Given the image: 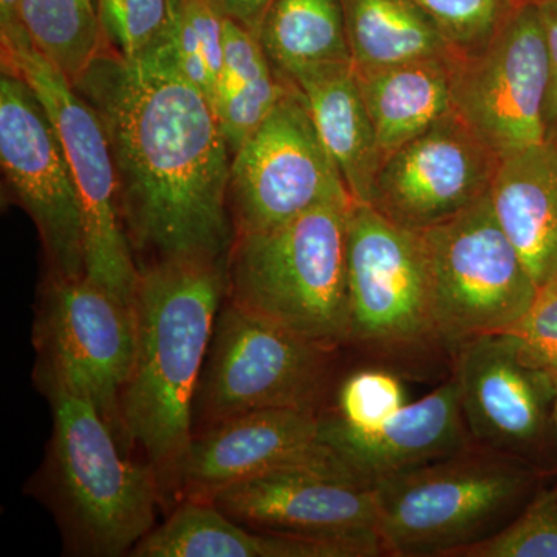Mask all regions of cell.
<instances>
[{
    "label": "cell",
    "instance_id": "cell-27",
    "mask_svg": "<svg viewBox=\"0 0 557 557\" xmlns=\"http://www.w3.org/2000/svg\"><path fill=\"white\" fill-rule=\"evenodd\" d=\"M104 49L126 62L143 60L163 42L172 0H97Z\"/></svg>",
    "mask_w": 557,
    "mask_h": 557
},
{
    "label": "cell",
    "instance_id": "cell-26",
    "mask_svg": "<svg viewBox=\"0 0 557 557\" xmlns=\"http://www.w3.org/2000/svg\"><path fill=\"white\" fill-rule=\"evenodd\" d=\"M223 22L212 0H172L163 39L180 72L203 91L212 109L223 65Z\"/></svg>",
    "mask_w": 557,
    "mask_h": 557
},
{
    "label": "cell",
    "instance_id": "cell-13",
    "mask_svg": "<svg viewBox=\"0 0 557 557\" xmlns=\"http://www.w3.org/2000/svg\"><path fill=\"white\" fill-rule=\"evenodd\" d=\"M0 164L11 196L30 215L49 274L86 276L78 189L49 112L27 81L2 70Z\"/></svg>",
    "mask_w": 557,
    "mask_h": 557
},
{
    "label": "cell",
    "instance_id": "cell-8",
    "mask_svg": "<svg viewBox=\"0 0 557 557\" xmlns=\"http://www.w3.org/2000/svg\"><path fill=\"white\" fill-rule=\"evenodd\" d=\"M330 351L228 299L212 330L194 418L212 426L252 410H314Z\"/></svg>",
    "mask_w": 557,
    "mask_h": 557
},
{
    "label": "cell",
    "instance_id": "cell-32",
    "mask_svg": "<svg viewBox=\"0 0 557 557\" xmlns=\"http://www.w3.org/2000/svg\"><path fill=\"white\" fill-rule=\"evenodd\" d=\"M542 25L548 51V90L545 101V132L547 139L557 141V0H534Z\"/></svg>",
    "mask_w": 557,
    "mask_h": 557
},
{
    "label": "cell",
    "instance_id": "cell-31",
    "mask_svg": "<svg viewBox=\"0 0 557 557\" xmlns=\"http://www.w3.org/2000/svg\"><path fill=\"white\" fill-rule=\"evenodd\" d=\"M507 332L557 381V276L539 285L533 302Z\"/></svg>",
    "mask_w": 557,
    "mask_h": 557
},
{
    "label": "cell",
    "instance_id": "cell-25",
    "mask_svg": "<svg viewBox=\"0 0 557 557\" xmlns=\"http://www.w3.org/2000/svg\"><path fill=\"white\" fill-rule=\"evenodd\" d=\"M33 47L76 86L104 49L97 0H22Z\"/></svg>",
    "mask_w": 557,
    "mask_h": 557
},
{
    "label": "cell",
    "instance_id": "cell-18",
    "mask_svg": "<svg viewBox=\"0 0 557 557\" xmlns=\"http://www.w3.org/2000/svg\"><path fill=\"white\" fill-rule=\"evenodd\" d=\"M321 438L350 471L372 486L471 446L454 379L408 403L370 431H354L330 417L321 418Z\"/></svg>",
    "mask_w": 557,
    "mask_h": 557
},
{
    "label": "cell",
    "instance_id": "cell-6",
    "mask_svg": "<svg viewBox=\"0 0 557 557\" xmlns=\"http://www.w3.org/2000/svg\"><path fill=\"white\" fill-rule=\"evenodd\" d=\"M432 313L442 346L456 348L487 333L507 332L533 302L537 285L511 244L490 193L424 231Z\"/></svg>",
    "mask_w": 557,
    "mask_h": 557
},
{
    "label": "cell",
    "instance_id": "cell-16",
    "mask_svg": "<svg viewBox=\"0 0 557 557\" xmlns=\"http://www.w3.org/2000/svg\"><path fill=\"white\" fill-rule=\"evenodd\" d=\"M295 469L348 468L322 442L314 410H252L194 435L178 490L189 500H207L234 483Z\"/></svg>",
    "mask_w": 557,
    "mask_h": 557
},
{
    "label": "cell",
    "instance_id": "cell-34",
    "mask_svg": "<svg viewBox=\"0 0 557 557\" xmlns=\"http://www.w3.org/2000/svg\"><path fill=\"white\" fill-rule=\"evenodd\" d=\"M32 42L22 17V0H0V46L2 49Z\"/></svg>",
    "mask_w": 557,
    "mask_h": 557
},
{
    "label": "cell",
    "instance_id": "cell-22",
    "mask_svg": "<svg viewBox=\"0 0 557 557\" xmlns=\"http://www.w3.org/2000/svg\"><path fill=\"white\" fill-rule=\"evenodd\" d=\"M450 58L357 73L384 159L453 112Z\"/></svg>",
    "mask_w": 557,
    "mask_h": 557
},
{
    "label": "cell",
    "instance_id": "cell-12",
    "mask_svg": "<svg viewBox=\"0 0 557 557\" xmlns=\"http://www.w3.org/2000/svg\"><path fill=\"white\" fill-rule=\"evenodd\" d=\"M347 276L351 343L392 354L438 343L421 233L354 201Z\"/></svg>",
    "mask_w": 557,
    "mask_h": 557
},
{
    "label": "cell",
    "instance_id": "cell-17",
    "mask_svg": "<svg viewBox=\"0 0 557 557\" xmlns=\"http://www.w3.org/2000/svg\"><path fill=\"white\" fill-rule=\"evenodd\" d=\"M205 502L271 533L380 541L375 490L348 469L273 472L222 487Z\"/></svg>",
    "mask_w": 557,
    "mask_h": 557
},
{
    "label": "cell",
    "instance_id": "cell-1",
    "mask_svg": "<svg viewBox=\"0 0 557 557\" xmlns=\"http://www.w3.org/2000/svg\"><path fill=\"white\" fill-rule=\"evenodd\" d=\"M76 89L108 132L124 230L139 269L226 260L231 152L211 102L161 42L126 62L102 49ZM138 263V262H137Z\"/></svg>",
    "mask_w": 557,
    "mask_h": 557
},
{
    "label": "cell",
    "instance_id": "cell-29",
    "mask_svg": "<svg viewBox=\"0 0 557 557\" xmlns=\"http://www.w3.org/2000/svg\"><path fill=\"white\" fill-rule=\"evenodd\" d=\"M406 405L405 387L397 376L384 370H359L344 381L336 412L329 417L341 426L370 431L386 423Z\"/></svg>",
    "mask_w": 557,
    "mask_h": 557
},
{
    "label": "cell",
    "instance_id": "cell-7",
    "mask_svg": "<svg viewBox=\"0 0 557 557\" xmlns=\"http://www.w3.org/2000/svg\"><path fill=\"white\" fill-rule=\"evenodd\" d=\"M2 70L27 81L53 121L75 180L84 223L86 276L135 306L139 269L124 230L108 132L78 89L33 42L2 49Z\"/></svg>",
    "mask_w": 557,
    "mask_h": 557
},
{
    "label": "cell",
    "instance_id": "cell-10",
    "mask_svg": "<svg viewBox=\"0 0 557 557\" xmlns=\"http://www.w3.org/2000/svg\"><path fill=\"white\" fill-rule=\"evenodd\" d=\"M453 112L498 159L547 139L548 51L534 0H520L490 42L450 58Z\"/></svg>",
    "mask_w": 557,
    "mask_h": 557
},
{
    "label": "cell",
    "instance_id": "cell-20",
    "mask_svg": "<svg viewBox=\"0 0 557 557\" xmlns=\"http://www.w3.org/2000/svg\"><path fill=\"white\" fill-rule=\"evenodd\" d=\"M490 199L536 285L557 276V141L545 139L498 163Z\"/></svg>",
    "mask_w": 557,
    "mask_h": 557
},
{
    "label": "cell",
    "instance_id": "cell-28",
    "mask_svg": "<svg viewBox=\"0 0 557 557\" xmlns=\"http://www.w3.org/2000/svg\"><path fill=\"white\" fill-rule=\"evenodd\" d=\"M458 556L557 557V490L539 493L507 525Z\"/></svg>",
    "mask_w": 557,
    "mask_h": 557
},
{
    "label": "cell",
    "instance_id": "cell-24",
    "mask_svg": "<svg viewBox=\"0 0 557 557\" xmlns=\"http://www.w3.org/2000/svg\"><path fill=\"white\" fill-rule=\"evenodd\" d=\"M259 40L273 67L288 81L307 70L351 64L341 0H274Z\"/></svg>",
    "mask_w": 557,
    "mask_h": 557
},
{
    "label": "cell",
    "instance_id": "cell-30",
    "mask_svg": "<svg viewBox=\"0 0 557 557\" xmlns=\"http://www.w3.org/2000/svg\"><path fill=\"white\" fill-rule=\"evenodd\" d=\"M456 53L490 42L520 0H416Z\"/></svg>",
    "mask_w": 557,
    "mask_h": 557
},
{
    "label": "cell",
    "instance_id": "cell-11",
    "mask_svg": "<svg viewBox=\"0 0 557 557\" xmlns=\"http://www.w3.org/2000/svg\"><path fill=\"white\" fill-rule=\"evenodd\" d=\"M354 201L293 84L231 159L228 211L234 236L284 225L310 209Z\"/></svg>",
    "mask_w": 557,
    "mask_h": 557
},
{
    "label": "cell",
    "instance_id": "cell-14",
    "mask_svg": "<svg viewBox=\"0 0 557 557\" xmlns=\"http://www.w3.org/2000/svg\"><path fill=\"white\" fill-rule=\"evenodd\" d=\"M500 159L450 112L388 153L368 205L395 225L424 231L485 197Z\"/></svg>",
    "mask_w": 557,
    "mask_h": 557
},
{
    "label": "cell",
    "instance_id": "cell-19",
    "mask_svg": "<svg viewBox=\"0 0 557 557\" xmlns=\"http://www.w3.org/2000/svg\"><path fill=\"white\" fill-rule=\"evenodd\" d=\"M380 541L252 533L205 500H188L134 548L137 557H372Z\"/></svg>",
    "mask_w": 557,
    "mask_h": 557
},
{
    "label": "cell",
    "instance_id": "cell-35",
    "mask_svg": "<svg viewBox=\"0 0 557 557\" xmlns=\"http://www.w3.org/2000/svg\"><path fill=\"white\" fill-rule=\"evenodd\" d=\"M553 426H555L556 438H557V381H556L555 408H553Z\"/></svg>",
    "mask_w": 557,
    "mask_h": 557
},
{
    "label": "cell",
    "instance_id": "cell-9",
    "mask_svg": "<svg viewBox=\"0 0 557 557\" xmlns=\"http://www.w3.org/2000/svg\"><path fill=\"white\" fill-rule=\"evenodd\" d=\"M35 341L40 383L89 399L124 442L121 398L137 350L134 307L87 276L49 274Z\"/></svg>",
    "mask_w": 557,
    "mask_h": 557
},
{
    "label": "cell",
    "instance_id": "cell-23",
    "mask_svg": "<svg viewBox=\"0 0 557 557\" xmlns=\"http://www.w3.org/2000/svg\"><path fill=\"white\" fill-rule=\"evenodd\" d=\"M355 72L456 54L416 0H341Z\"/></svg>",
    "mask_w": 557,
    "mask_h": 557
},
{
    "label": "cell",
    "instance_id": "cell-5",
    "mask_svg": "<svg viewBox=\"0 0 557 557\" xmlns=\"http://www.w3.org/2000/svg\"><path fill=\"white\" fill-rule=\"evenodd\" d=\"M522 458L475 445L373 485L379 534L394 556H456L507 525L533 486Z\"/></svg>",
    "mask_w": 557,
    "mask_h": 557
},
{
    "label": "cell",
    "instance_id": "cell-4",
    "mask_svg": "<svg viewBox=\"0 0 557 557\" xmlns=\"http://www.w3.org/2000/svg\"><path fill=\"white\" fill-rule=\"evenodd\" d=\"M53 412L49 478L69 539L81 552H134L156 522L161 487L148 463L121 453L119 437L89 399L42 384Z\"/></svg>",
    "mask_w": 557,
    "mask_h": 557
},
{
    "label": "cell",
    "instance_id": "cell-33",
    "mask_svg": "<svg viewBox=\"0 0 557 557\" xmlns=\"http://www.w3.org/2000/svg\"><path fill=\"white\" fill-rule=\"evenodd\" d=\"M225 20L234 21L259 38L260 25L274 0H212Z\"/></svg>",
    "mask_w": 557,
    "mask_h": 557
},
{
    "label": "cell",
    "instance_id": "cell-15",
    "mask_svg": "<svg viewBox=\"0 0 557 557\" xmlns=\"http://www.w3.org/2000/svg\"><path fill=\"white\" fill-rule=\"evenodd\" d=\"M454 354L453 379L471 440L522 458L541 442L553 418L555 379L508 332L475 336L458 344Z\"/></svg>",
    "mask_w": 557,
    "mask_h": 557
},
{
    "label": "cell",
    "instance_id": "cell-2",
    "mask_svg": "<svg viewBox=\"0 0 557 557\" xmlns=\"http://www.w3.org/2000/svg\"><path fill=\"white\" fill-rule=\"evenodd\" d=\"M225 265L177 259L139 269L137 350L121 421L124 438L143 449L163 494L178 490L194 440V399L226 295Z\"/></svg>",
    "mask_w": 557,
    "mask_h": 557
},
{
    "label": "cell",
    "instance_id": "cell-3",
    "mask_svg": "<svg viewBox=\"0 0 557 557\" xmlns=\"http://www.w3.org/2000/svg\"><path fill=\"white\" fill-rule=\"evenodd\" d=\"M351 205H322L276 228L234 236L225 265L228 299L327 350L350 341Z\"/></svg>",
    "mask_w": 557,
    "mask_h": 557
},
{
    "label": "cell",
    "instance_id": "cell-21",
    "mask_svg": "<svg viewBox=\"0 0 557 557\" xmlns=\"http://www.w3.org/2000/svg\"><path fill=\"white\" fill-rule=\"evenodd\" d=\"M292 83L302 91L319 137L351 199L368 203L384 156L354 64L307 70Z\"/></svg>",
    "mask_w": 557,
    "mask_h": 557
}]
</instances>
